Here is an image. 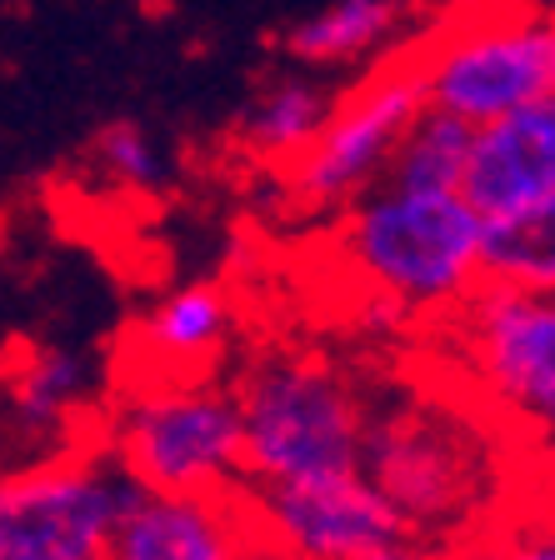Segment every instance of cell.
<instances>
[{
    "label": "cell",
    "instance_id": "cell-5",
    "mask_svg": "<svg viewBox=\"0 0 555 560\" xmlns=\"http://www.w3.org/2000/svg\"><path fill=\"white\" fill-rule=\"evenodd\" d=\"M105 451L146 495H235L245 486L235 390L210 375L140 381Z\"/></svg>",
    "mask_w": 555,
    "mask_h": 560
},
{
    "label": "cell",
    "instance_id": "cell-15",
    "mask_svg": "<svg viewBox=\"0 0 555 560\" xmlns=\"http://www.w3.org/2000/svg\"><path fill=\"white\" fill-rule=\"evenodd\" d=\"M481 276L486 285L555 291V190L481 225Z\"/></svg>",
    "mask_w": 555,
    "mask_h": 560
},
{
    "label": "cell",
    "instance_id": "cell-18",
    "mask_svg": "<svg viewBox=\"0 0 555 560\" xmlns=\"http://www.w3.org/2000/svg\"><path fill=\"white\" fill-rule=\"evenodd\" d=\"M455 560H555V486L525 511L481 521Z\"/></svg>",
    "mask_w": 555,
    "mask_h": 560
},
{
    "label": "cell",
    "instance_id": "cell-14",
    "mask_svg": "<svg viewBox=\"0 0 555 560\" xmlns=\"http://www.w3.org/2000/svg\"><path fill=\"white\" fill-rule=\"evenodd\" d=\"M336 91L315 81L311 70H290V75H270L235 116V145L261 165H290L296 155L321 136L331 120Z\"/></svg>",
    "mask_w": 555,
    "mask_h": 560
},
{
    "label": "cell",
    "instance_id": "cell-7",
    "mask_svg": "<svg viewBox=\"0 0 555 560\" xmlns=\"http://www.w3.org/2000/svg\"><path fill=\"white\" fill-rule=\"evenodd\" d=\"M420 110H426V95H420L416 66H411V56L401 46L395 56L375 60L366 70V81H356L346 95H336L321 136L290 165H280L286 200L301 210L340 215L350 200H360L366 190H375L385 180L395 145H401L405 126Z\"/></svg>",
    "mask_w": 555,
    "mask_h": 560
},
{
    "label": "cell",
    "instance_id": "cell-2",
    "mask_svg": "<svg viewBox=\"0 0 555 560\" xmlns=\"http://www.w3.org/2000/svg\"><path fill=\"white\" fill-rule=\"evenodd\" d=\"M231 390L241 410V490L360 470L370 406L336 361L301 350L261 355Z\"/></svg>",
    "mask_w": 555,
    "mask_h": 560
},
{
    "label": "cell",
    "instance_id": "cell-13",
    "mask_svg": "<svg viewBox=\"0 0 555 560\" xmlns=\"http://www.w3.org/2000/svg\"><path fill=\"white\" fill-rule=\"evenodd\" d=\"M231 330L235 311L220 285H210V280L175 285L136 320V361L146 381L206 375L220 361V350L231 346Z\"/></svg>",
    "mask_w": 555,
    "mask_h": 560
},
{
    "label": "cell",
    "instance_id": "cell-19",
    "mask_svg": "<svg viewBox=\"0 0 555 560\" xmlns=\"http://www.w3.org/2000/svg\"><path fill=\"white\" fill-rule=\"evenodd\" d=\"M91 165L116 190H155L165 175V151L140 120H111L91 140Z\"/></svg>",
    "mask_w": 555,
    "mask_h": 560
},
{
    "label": "cell",
    "instance_id": "cell-6",
    "mask_svg": "<svg viewBox=\"0 0 555 560\" xmlns=\"http://www.w3.org/2000/svg\"><path fill=\"white\" fill-rule=\"evenodd\" d=\"M140 490L111 451H60L0 476V560H105Z\"/></svg>",
    "mask_w": 555,
    "mask_h": 560
},
{
    "label": "cell",
    "instance_id": "cell-16",
    "mask_svg": "<svg viewBox=\"0 0 555 560\" xmlns=\"http://www.w3.org/2000/svg\"><path fill=\"white\" fill-rule=\"evenodd\" d=\"M471 136L475 126L446 116V110H420L411 126H405L401 145L391 155V171H385L381 186L395 190H461L465 180V161H471Z\"/></svg>",
    "mask_w": 555,
    "mask_h": 560
},
{
    "label": "cell",
    "instance_id": "cell-12",
    "mask_svg": "<svg viewBox=\"0 0 555 560\" xmlns=\"http://www.w3.org/2000/svg\"><path fill=\"white\" fill-rule=\"evenodd\" d=\"M420 31L416 0H331L280 31V50L296 70H350L375 66Z\"/></svg>",
    "mask_w": 555,
    "mask_h": 560
},
{
    "label": "cell",
    "instance_id": "cell-17",
    "mask_svg": "<svg viewBox=\"0 0 555 560\" xmlns=\"http://www.w3.org/2000/svg\"><path fill=\"white\" fill-rule=\"evenodd\" d=\"M91 396V371L85 355L66 346H35L11 375V406L31 431H56L70 410H81Z\"/></svg>",
    "mask_w": 555,
    "mask_h": 560
},
{
    "label": "cell",
    "instance_id": "cell-8",
    "mask_svg": "<svg viewBox=\"0 0 555 560\" xmlns=\"http://www.w3.org/2000/svg\"><path fill=\"white\" fill-rule=\"evenodd\" d=\"M360 470L375 480L405 536L430 546L451 521H471L486 490V455L475 435L455 431L436 406L370 410Z\"/></svg>",
    "mask_w": 555,
    "mask_h": 560
},
{
    "label": "cell",
    "instance_id": "cell-4",
    "mask_svg": "<svg viewBox=\"0 0 555 560\" xmlns=\"http://www.w3.org/2000/svg\"><path fill=\"white\" fill-rule=\"evenodd\" d=\"M446 361L471 406L555 470V291L481 285L446 315Z\"/></svg>",
    "mask_w": 555,
    "mask_h": 560
},
{
    "label": "cell",
    "instance_id": "cell-9",
    "mask_svg": "<svg viewBox=\"0 0 555 560\" xmlns=\"http://www.w3.org/2000/svg\"><path fill=\"white\" fill-rule=\"evenodd\" d=\"M266 560H356L391 540H411L405 521L366 470L241 490Z\"/></svg>",
    "mask_w": 555,
    "mask_h": 560
},
{
    "label": "cell",
    "instance_id": "cell-20",
    "mask_svg": "<svg viewBox=\"0 0 555 560\" xmlns=\"http://www.w3.org/2000/svg\"><path fill=\"white\" fill-rule=\"evenodd\" d=\"M356 560H446L436 546H420V540H391V546L381 550H366V556Z\"/></svg>",
    "mask_w": 555,
    "mask_h": 560
},
{
    "label": "cell",
    "instance_id": "cell-3",
    "mask_svg": "<svg viewBox=\"0 0 555 560\" xmlns=\"http://www.w3.org/2000/svg\"><path fill=\"white\" fill-rule=\"evenodd\" d=\"M405 56L430 110L486 126L516 105L555 95V5L455 0L405 40Z\"/></svg>",
    "mask_w": 555,
    "mask_h": 560
},
{
    "label": "cell",
    "instance_id": "cell-1",
    "mask_svg": "<svg viewBox=\"0 0 555 560\" xmlns=\"http://www.w3.org/2000/svg\"><path fill=\"white\" fill-rule=\"evenodd\" d=\"M481 225L461 190L375 186L336 215V256L381 305L446 320L486 285Z\"/></svg>",
    "mask_w": 555,
    "mask_h": 560
},
{
    "label": "cell",
    "instance_id": "cell-11",
    "mask_svg": "<svg viewBox=\"0 0 555 560\" xmlns=\"http://www.w3.org/2000/svg\"><path fill=\"white\" fill-rule=\"evenodd\" d=\"M555 190V95L516 105L506 116L475 126L461 196L481 221L521 210Z\"/></svg>",
    "mask_w": 555,
    "mask_h": 560
},
{
    "label": "cell",
    "instance_id": "cell-10",
    "mask_svg": "<svg viewBox=\"0 0 555 560\" xmlns=\"http://www.w3.org/2000/svg\"><path fill=\"white\" fill-rule=\"evenodd\" d=\"M105 560H266L235 495H146L120 515Z\"/></svg>",
    "mask_w": 555,
    "mask_h": 560
}]
</instances>
